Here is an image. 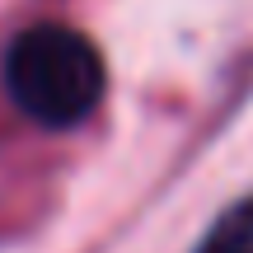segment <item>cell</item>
I'll use <instances>...</instances> for the list:
<instances>
[{
  "instance_id": "obj_1",
  "label": "cell",
  "mask_w": 253,
  "mask_h": 253,
  "mask_svg": "<svg viewBox=\"0 0 253 253\" xmlns=\"http://www.w3.org/2000/svg\"><path fill=\"white\" fill-rule=\"evenodd\" d=\"M5 89L24 118L66 131V126H80L103 103L108 71H103L99 47L80 28L38 24L19 33L14 47L5 52Z\"/></svg>"
},
{
  "instance_id": "obj_2",
  "label": "cell",
  "mask_w": 253,
  "mask_h": 253,
  "mask_svg": "<svg viewBox=\"0 0 253 253\" xmlns=\"http://www.w3.org/2000/svg\"><path fill=\"white\" fill-rule=\"evenodd\" d=\"M197 253H253V197L235 202L225 216L211 225Z\"/></svg>"
}]
</instances>
